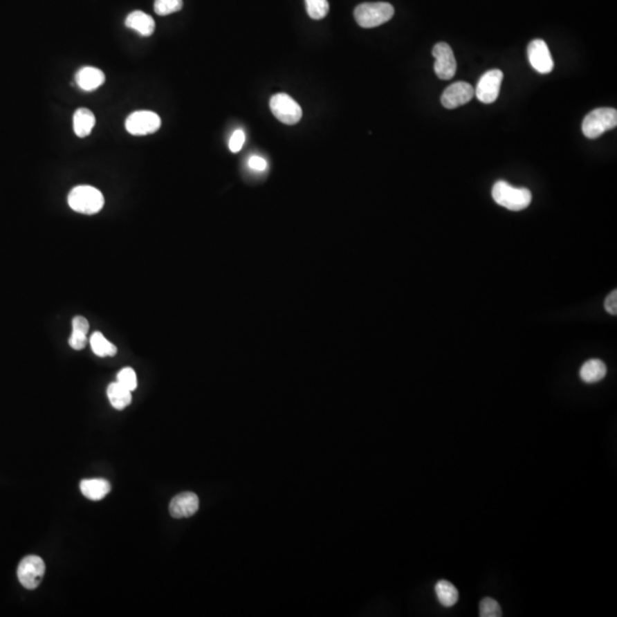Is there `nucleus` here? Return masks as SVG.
<instances>
[{
	"instance_id": "19",
	"label": "nucleus",
	"mask_w": 617,
	"mask_h": 617,
	"mask_svg": "<svg viewBox=\"0 0 617 617\" xmlns=\"http://www.w3.org/2000/svg\"><path fill=\"white\" fill-rule=\"evenodd\" d=\"M107 394H108L109 400H110L112 407L118 409V411L125 409L131 403V391L122 387L118 382H113L109 385Z\"/></svg>"
},
{
	"instance_id": "17",
	"label": "nucleus",
	"mask_w": 617,
	"mask_h": 617,
	"mask_svg": "<svg viewBox=\"0 0 617 617\" xmlns=\"http://www.w3.org/2000/svg\"><path fill=\"white\" fill-rule=\"evenodd\" d=\"M95 126V116L89 109H78L73 115V131L78 138H86Z\"/></svg>"
},
{
	"instance_id": "18",
	"label": "nucleus",
	"mask_w": 617,
	"mask_h": 617,
	"mask_svg": "<svg viewBox=\"0 0 617 617\" xmlns=\"http://www.w3.org/2000/svg\"><path fill=\"white\" fill-rule=\"evenodd\" d=\"M89 322L84 317H75L73 320V334L69 338V344L75 350H82L87 345Z\"/></svg>"
},
{
	"instance_id": "1",
	"label": "nucleus",
	"mask_w": 617,
	"mask_h": 617,
	"mask_svg": "<svg viewBox=\"0 0 617 617\" xmlns=\"http://www.w3.org/2000/svg\"><path fill=\"white\" fill-rule=\"evenodd\" d=\"M492 196L496 204L513 212L525 210L532 203V192L528 189L513 187L506 181L494 184Z\"/></svg>"
},
{
	"instance_id": "2",
	"label": "nucleus",
	"mask_w": 617,
	"mask_h": 617,
	"mask_svg": "<svg viewBox=\"0 0 617 617\" xmlns=\"http://www.w3.org/2000/svg\"><path fill=\"white\" fill-rule=\"evenodd\" d=\"M68 204L77 213L93 215L99 213L104 206L102 192L91 185L73 187L68 196Z\"/></svg>"
},
{
	"instance_id": "3",
	"label": "nucleus",
	"mask_w": 617,
	"mask_h": 617,
	"mask_svg": "<svg viewBox=\"0 0 617 617\" xmlns=\"http://www.w3.org/2000/svg\"><path fill=\"white\" fill-rule=\"evenodd\" d=\"M617 126V111L613 108H599L590 112L582 124V131L588 138H598Z\"/></svg>"
},
{
	"instance_id": "13",
	"label": "nucleus",
	"mask_w": 617,
	"mask_h": 617,
	"mask_svg": "<svg viewBox=\"0 0 617 617\" xmlns=\"http://www.w3.org/2000/svg\"><path fill=\"white\" fill-rule=\"evenodd\" d=\"M77 85L85 91V92H93L95 89H99L105 82L104 73L98 68L93 66H85L79 70L76 73Z\"/></svg>"
},
{
	"instance_id": "14",
	"label": "nucleus",
	"mask_w": 617,
	"mask_h": 617,
	"mask_svg": "<svg viewBox=\"0 0 617 617\" xmlns=\"http://www.w3.org/2000/svg\"><path fill=\"white\" fill-rule=\"evenodd\" d=\"M125 24L127 28L135 30L138 35L143 37L151 36L156 28L154 19L141 10L131 12L129 17H126Z\"/></svg>"
},
{
	"instance_id": "8",
	"label": "nucleus",
	"mask_w": 617,
	"mask_h": 617,
	"mask_svg": "<svg viewBox=\"0 0 617 617\" xmlns=\"http://www.w3.org/2000/svg\"><path fill=\"white\" fill-rule=\"evenodd\" d=\"M503 80V73L499 69H492L487 71L481 76L478 82L475 95L480 102L485 104H490L495 102L499 98V89Z\"/></svg>"
},
{
	"instance_id": "26",
	"label": "nucleus",
	"mask_w": 617,
	"mask_h": 617,
	"mask_svg": "<svg viewBox=\"0 0 617 617\" xmlns=\"http://www.w3.org/2000/svg\"><path fill=\"white\" fill-rule=\"evenodd\" d=\"M245 141H246V135L243 133V129L234 131L231 136L230 142H229V148H230L231 152L233 154L239 152L243 149Z\"/></svg>"
},
{
	"instance_id": "15",
	"label": "nucleus",
	"mask_w": 617,
	"mask_h": 617,
	"mask_svg": "<svg viewBox=\"0 0 617 617\" xmlns=\"http://www.w3.org/2000/svg\"><path fill=\"white\" fill-rule=\"evenodd\" d=\"M80 490L91 501H101L111 490V484L105 479H85L80 483Z\"/></svg>"
},
{
	"instance_id": "9",
	"label": "nucleus",
	"mask_w": 617,
	"mask_h": 617,
	"mask_svg": "<svg viewBox=\"0 0 617 617\" xmlns=\"http://www.w3.org/2000/svg\"><path fill=\"white\" fill-rule=\"evenodd\" d=\"M434 59V73L438 78L450 80L457 73V59L452 47L446 43H438L432 50Z\"/></svg>"
},
{
	"instance_id": "24",
	"label": "nucleus",
	"mask_w": 617,
	"mask_h": 617,
	"mask_svg": "<svg viewBox=\"0 0 617 617\" xmlns=\"http://www.w3.org/2000/svg\"><path fill=\"white\" fill-rule=\"evenodd\" d=\"M480 617H499L502 616V609L499 602L492 598H484L479 605Z\"/></svg>"
},
{
	"instance_id": "20",
	"label": "nucleus",
	"mask_w": 617,
	"mask_h": 617,
	"mask_svg": "<svg viewBox=\"0 0 617 617\" xmlns=\"http://www.w3.org/2000/svg\"><path fill=\"white\" fill-rule=\"evenodd\" d=\"M434 590L437 594L438 601L443 605V607H453L454 605L459 601V591L455 588V585L450 582L443 581V580L438 582Z\"/></svg>"
},
{
	"instance_id": "10",
	"label": "nucleus",
	"mask_w": 617,
	"mask_h": 617,
	"mask_svg": "<svg viewBox=\"0 0 617 617\" xmlns=\"http://www.w3.org/2000/svg\"><path fill=\"white\" fill-rule=\"evenodd\" d=\"M528 53V59L531 66L537 71V73H551L555 66L553 59H552L551 53L549 50L548 45L544 40L534 39L531 42L527 48Z\"/></svg>"
},
{
	"instance_id": "23",
	"label": "nucleus",
	"mask_w": 617,
	"mask_h": 617,
	"mask_svg": "<svg viewBox=\"0 0 617 617\" xmlns=\"http://www.w3.org/2000/svg\"><path fill=\"white\" fill-rule=\"evenodd\" d=\"M183 0H154V12L158 15H169L182 10Z\"/></svg>"
},
{
	"instance_id": "6",
	"label": "nucleus",
	"mask_w": 617,
	"mask_h": 617,
	"mask_svg": "<svg viewBox=\"0 0 617 617\" xmlns=\"http://www.w3.org/2000/svg\"><path fill=\"white\" fill-rule=\"evenodd\" d=\"M46 566L38 555H26L17 567V578L28 590H35L43 581Z\"/></svg>"
},
{
	"instance_id": "25",
	"label": "nucleus",
	"mask_w": 617,
	"mask_h": 617,
	"mask_svg": "<svg viewBox=\"0 0 617 617\" xmlns=\"http://www.w3.org/2000/svg\"><path fill=\"white\" fill-rule=\"evenodd\" d=\"M117 382L120 383L122 387L129 389V391H134L138 387V378L134 369L131 367L122 368L117 375Z\"/></svg>"
},
{
	"instance_id": "11",
	"label": "nucleus",
	"mask_w": 617,
	"mask_h": 617,
	"mask_svg": "<svg viewBox=\"0 0 617 617\" xmlns=\"http://www.w3.org/2000/svg\"><path fill=\"white\" fill-rule=\"evenodd\" d=\"M475 96V89L468 82H454L448 86L441 96V104L446 109H457L470 102Z\"/></svg>"
},
{
	"instance_id": "28",
	"label": "nucleus",
	"mask_w": 617,
	"mask_h": 617,
	"mask_svg": "<svg viewBox=\"0 0 617 617\" xmlns=\"http://www.w3.org/2000/svg\"><path fill=\"white\" fill-rule=\"evenodd\" d=\"M605 308L608 313L611 315H617V292H613L607 296V299L605 301Z\"/></svg>"
},
{
	"instance_id": "22",
	"label": "nucleus",
	"mask_w": 617,
	"mask_h": 617,
	"mask_svg": "<svg viewBox=\"0 0 617 617\" xmlns=\"http://www.w3.org/2000/svg\"><path fill=\"white\" fill-rule=\"evenodd\" d=\"M306 12L313 20H322L329 12L327 0H306Z\"/></svg>"
},
{
	"instance_id": "16",
	"label": "nucleus",
	"mask_w": 617,
	"mask_h": 617,
	"mask_svg": "<svg viewBox=\"0 0 617 617\" xmlns=\"http://www.w3.org/2000/svg\"><path fill=\"white\" fill-rule=\"evenodd\" d=\"M607 374V367L600 359H590L580 369V378L582 381L593 385L601 381Z\"/></svg>"
},
{
	"instance_id": "12",
	"label": "nucleus",
	"mask_w": 617,
	"mask_h": 617,
	"mask_svg": "<svg viewBox=\"0 0 617 617\" xmlns=\"http://www.w3.org/2000/svg\"><path fill=\"white\" fill-rule=\"evenodd\" d=\"M198 509H199V499L194 492H181L169 503V513L173 518H189L197 513Z\"/></svg>"
},
{
	"instance_id": "27",
	"label": "nucleus",
	"mask_w": 617,
	"mask_h": 617,
	"mask_svg": "<svg viewBox=\"0 0 617 617\" xmlns=\"http://www.w3.org/2000/svg\"><path fill=\"white\" fill-rule=\"evenodd\" d=\"M248 166L254 172H264L266 169V161L259 156H252L248 160Z\"/></svg>"
},
{
	"instance_id": "7",
	"label": "nucleus",
	"mask_w": 617,
	"mask_h": 617,
	"mask_svg": "<svg viewBox=\"0 0 617 617\" xmlns=\"http://www.w3.org/2000/svg\"><path fill=\"white\" fill-rule=\"evenodd\" d=\"M125 126L129 134L142 136L152 134L160 129L161 119L156 112L141 110L131 113L126 119Z\"/></svg>"
},
{
	"instance_id": "4",
	"label": "nucleus",
	"mask_w": 617,
	"mask_h": 617,
	"mask_svg": "<svg viewBox=\"0 0 617 617\" xmlns=\"http://www.w3.org/2000/svg\"><path fill=\"white\" fill-rule=\"evenodd\" d=\"M394 8L389 3H360L355 10V19L362 28L382 26L394 17Z\"/></svg>"
},
{
	"instance_id": "21",
	"label": "nucleus",
	"mask_w": 617,
	"mask_h": 617,
	"mask_svg": "<svg viewBox=\"0 0 617 617\" xmlns=\"http://www.w3.org/2000/svg\"><path fill=\"white\" fill-rule=\"evenodd\" d=\"M91 348L98 357H113L117 355V348L115 344L105 338L102 333H93L89 338Z\"/></svg>"
},
{
	"instance_id": "5",
	"label": "nucleus",
	"mask_w": 617,
	"mask_h": 617,
	"mask_svg": "<svg viewBox=\"0 0 617 617\" xmlns=\"http://www.w3.org/2000/svg\"><path fill=\"white\" fill-rule=\"evenodd\" d=\"M270 110L285 125H295L302 119V108L292 96L278 93L270 99Z\"/></svg>"
}]
</instances>
